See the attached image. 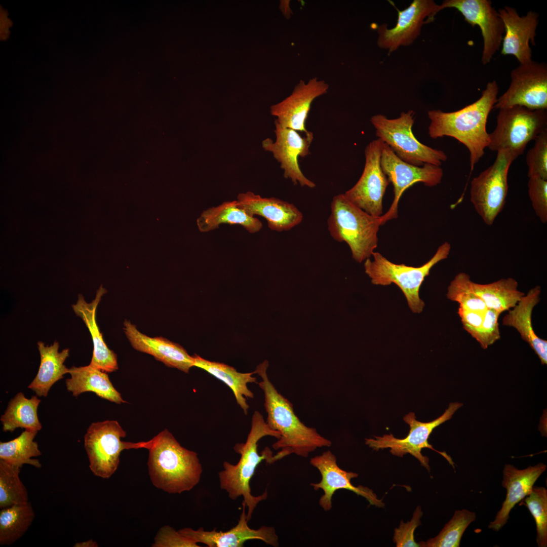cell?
<instances>
[{
    "instance_id": "6da1fadb",
    "label": "cell",
    "mask_w": 547,
    "mask_h": 547,
    "mask_svg": "<svg viewBox=\"0 0 547 547\" xmlns=\"http://www.w3.org/2000/svg\"><path fill=\"white\" fill-rule=\"evenodd\" d=\"M268 366V362L265 360L258 365L254 372L262 379L258 384L264 393L267 415L266 422L270 428L281 435L272 445L274 449H281L273 455L272 463L291 454L306 457L319 448L330 446L332 443L329 440L299 420L292 404L278 392L269 380L266 372Z\"/></svg>"
},
{
    "instance_id": "7a4b0ae2",
    "label": "cell",
    "mask_w": 547,
    "mask_h": 547,
    "mask_svg": "<svg viewBox=\"0 0 547 547\" xmlns=\"http://www.w3.org/2000/svg\"><path fill=\"white\" fill-rule=\"evenodd\" d=\"M498 87L495 81L487 83L481 97L475 102L452 112L441 110L428 111L430 120L428 134L432 138H454L470 152L471 169L480 161L489 143L486 124L497 101Z\"/></svg>"
},
{
    "instance_id": "3957f363",
    "label": "cell",
    "mask_w": 547,
    "mask_h": 547,
    "mask_svg": "<svg viewBox=\"0 0 547 547\" xmlns=\"http://www.w3.org/2000/svg\"><path fill=\"white\" fill-rule=\"evenodd\" d=\"M151 440L147 466L152 484L172 494L189 491L200 481L203 468L198 454L180 445L165 429Z\"/></svg>"
},
{
    "instance_id": "277c9868",
    "label": "cell",
    "mask_w": 547,
    "mask_h": 547,
    "mask_svg": "<svg viewBox=\"0 0 547 547\" xmlns=\"http://www.w3.org/2000/svg\"><path fill=\"white\" fill-rule=\"evenodd\" d=\"M272 436L279 439L280 433L270 428L262 414L255 411L252 416L250 431L245 443H237L234 446L236 452L241 455L239 462L231 464L228 461L223 463V470L218 473L220 488L226 491L228 497L236 500L242 496L243 502L248 509L247 519L249 522L257 505L265 500L268 495L267 490L260 495L254 496L251 494L250 482L257 465L262 461L272 463L273 455L266 447L259 455L257 443L265 436Z\"/></svg>"
},
{
    "instance_id": "5b68a950",
    "label": "cell",
    "mask_w": 547,
    "mask_h": 547,
    "mask_svg": "<svg viewBox=\"0 0 547 547\" xmlns=\"http://www.w3.org/2000/svg\"><path fill=\"white\" fill-rule=\"evenodd\" d=\"M383 224L381 216H372L349 201L343 193L335 196L327 220L331 237L349 246L353 258L359 263L370 258L378 244L377 233Z\"/></svg>"
},
{
    "instance_id": "8992f818",
    "label": "cell",
    "mask_w": 547,
    "mask_h": 547,
    "mask_svg": "<svg viewBox=\"0 0 547 547\" xmlns=\"http://www.w3.org/2000/svg\"><path fill=\"white\" fill-rule=\"evenodd\" d=\"M450 249V244L444 243L429 260L418 267L393 263L380 253L374 252L372 255L374 260L368 258L365 260V271L374 285L387 286L394 283L397 285L404 294L411 311L420 313L425 305L419 297L420 286L432 267L448 257Z\"/></svg>"
},
{
    "instance_id": "52a82bcc",
    "label": "cell",
    "mask_w": 547,
    "mask_h": 547,
    "mask_svg": "<svg viewBox=\"0 0 547 547\" xmlns=\"http://www.w3.org/2000/svg\"><path fill=\"white\" fill-rule=\"evenodd\" d=\"M545 131L546 110H531L521 106L501 108L496 127L489 134L488 147L493 151L505 150L516 159L530 141Z\"/></svg>"
},
{
    "instance_id": "ba28073f",
    "label": "cell",
    "mask_w": 547,
    "mask_h": 547,
    "mask_svg": "<svg viewBox=\"0 0 547 547\" xmlns=\"http://www.w3.org/2000/svg\"><path fill=\"white\" fill-rule=\"evenodd\" d=\"M414 113L411 110L402 112L394 119L378 114L372 116L370 121L378 138L402 161L416 166L425 164L440 166L447 160V155L443 151L430 147L416 138L412 130Z\"/></svg>"
},
{
    "instance_id": "9c48e42d",
    "label": "cell",
    "mask_w": 547,
    "mask_h": 547,
    "mask_svg": "<svg viewBox=\"0 0 547 547\" xmlns=\"http://www.w3.org/2000/svg\"><path fill=\"white\" fill-rule=\"evenodd\" d=\"M126 433L116 420L93 422L84 436V447L89 461V468L96 476L110 478L116 471L122 451L130 449L146 448L151 440L147 442H125L121 438Z\"/></svg>"
},
{
    "instance_id": "30bf717a",
    "label": "cell",
    "mask_w": 547,
    "mask_h": 547,
    "mask_svg": "<svg viewBox=\"0 0 547 547\" xmlns=\"http://www.w3.org/2000/svg\"><path fill=\"white\" fill-rule=\"evenodd\" d=\"M497 152L494 163L471 182V202L488 225L493 223L504 206L508 191L509 170L515 160L505 150Z\"/></svg>"
},
{
    "instance_id": "8fae6325",
    "label": "cell",
    "mask_w": 547,
    "mask_h": 547,
    "mask_svg": "<svg viewBox=\"0 0 547 547\" xmlns=\"http://www.w3.org/2000/svg\"><path fill=\"white\" fill-rule=\"evenodd\" d=\"M462 406L458 402L451 403L445 412L435 420L428 422H423L416 419L415 414L410 412L403 418V420L409 425L410 430L408 435L403 439H398L392 435H384L383 436H374V438L365 439V444L373 449L378 451L379 449L390 448V453L395 456L402 457L409 453L417 458L421 465L425 467L428 472L430 471L428 465V458L421 454L423 448H429L439 453L444 457L454 466V463L451 458L445 452H440L435 449L428 442V439L433 431L451 418L454 413Z\"/></svg>"
},
{
    "instance_id": "7c38bea8",
    "label": "cell",
    "mask_w": 547,
    "mask_h": 547,
    "mask_svg": "<svg viewBox=\"0 0 547 547\" xmlns=\"http://www.w3.org/2000/svg\"><path fill=\"white\" fill-rule=\"evenodd\" d=\"M507 90L497 99L494 108L521 106L531 110L547 109V66L531 60L511 73Z\"/></svg>"
},
{
    "instance_id": "4fadbf2b",
    "label": "cell",
    "mask_w": 547,
    "mask_h": 547,
    "mask_svg": "<svg viewBox=\"0 0 547 547\" xmlns=\"http://www.w3.org/2000/svg\"><path fill=\"white\" fill-rule=\"evenodd\" d=\"M383 145L378 138L367 145L363 173L357 183L343 193L351 203L375 217L382 216L383 198L389 183L380 165Z\"/></svg>"
},
{
    "instance_id": "5bb4252c",
    "label": "cell",
    "mask_w": 547,
    "mask_h": 547,
    "mask_svg": "<svg viewBox=\"0 0 547 547\" xmlns=\"http://www.w3.org/2000/svg\"><path fill=\"white\" fill-rule=\"evenodd\" d=\"M380 165L389 183L394 187V198L389 210L381 216L382 223L398 216V206L404 191L417 182L433 187L440 183L443 171L440 166L425 164L416 166L399 158L391 148L384 143Z\"/></svg>"
},
{
    "instance_id": "9a60e30c",
    "label": "cell",
    "mask_w": 547,
    "mask_h": 547,
    "mask_svg": "<svg viewBox=\"0 0 547 547\" xmlns=\"http://www.w3.org/2000/svg\"><path fill=\"white\" fill-rule=\"evenodd\" d=\"M276 139L267 138L262 142V148L272 153L283 170L284 177L294 185L312 188L316 184L308 179L300 169L298 158L310 153L309 147L314 139L313 133L308 131L304 136L298 131L282 127L275 121Z\"/></svg>"
},
{
    "instance_id": "2e32d148",
    "label": "cell",
    "mask_w": 547,
    "mask_h": 547,
    "mask_svg": "<svg viewBox=\"0 0 547 547\" xmlns=\"http://www.w3.org/2000/svg\"><path fill=\"white\" fill-rule=\"evenodd\" d=\"M445 8H454L473 27L480 28L483 40L482 62L488 64L500 49L504 33L503 21L489 0H445L438 6V12Z\"/></svg>"
},
{
    "instance_id": "e0dca14e",
    "label": "cell",
    "mask_w": 547,
    "mask_h": 547,
    "mask_svg": "<svg viewBox=\"0 0 547 547\" xmlns=\"http://www.w3.org/2000/svg\"><path fill=\"white\" fill-rule=\"evenodd\" d=\"M438 6L433 0H414L405 9L398 12L396 25L388 29L386 24L378 27L377 45L389 53L401 46L411 45L419 36L422 25L434 20Z\"/></svg>"
},
{
    "instance_id": "ac0fdd59",
    "label": "cell",
    "mask_w": 547,
    "mask_h": 547,
    "mask_svg": "<svg viewBox=\"0 0 547 547\" xmlns=\"http://www.w3.org/2000/svg\"><path fill=\"white\" fill-rule=\"evenodd\" d=\"M310 463L318 470L322 479L318 483H312L310 485L315 490L322 489L324 494L319 499V504L326 511L332 507V497L339 489L351 491L358 495L364 497L371 505L379 507L384 506L381 499L371 489L359 485L354 486L351 480L358 477V475L353 472L341 469L337 464L335 455L330 450L323 452L310 459Z\"/></svg>"
},
{
    "instance_id": "d6986e66",
    "label": "cell",
    "mask_w": 547,
    "mask_h": 547,
    "mask_svg": "<svg viewBox=\"0 0 547 547\" xmlns=\"http://www.w3.org/2000/svg\"><path fill=\"white\" fill-rule=\"evenodd\" d=\"M243 511L238 524L226 531H205L203 527L197 530L184 528L178 531L183 536L196 543H202L209 547H243L249 540L259 539L274 547L279 545V537L272 526H263L257 529L250 528L248 525L245 503L242 502Z\"/></svg>"
},
{
    "instance_id": "ffe728a7",
    "label": "cell",
    "mask_w": 547,
    "mask_h": 547,
    "mask_svg": "<svg viewBox=\"0 0 547 547\" xmlns=\"http://www.w3.org/2000/svg\"><path fill=\"white\" fill-rule=\"evenodd\" d=\"M328 89L327 83L317 78L307 82L301 80L289 96L270 107V113L282 127L306 134L309 131L306 129L305 122L311 105Z\"/></svg>"
},
{
    "instance_id": "44dd1931",
    "label": "cell",
    "mask_w": 547,
    "mask_h": 547,
    "mask_svg": "<svg viewBox=\"0 0 547 547\" xmlns=\"http://www.w3.org/2000/svg\"><path fill=\"white\" fill-rule=\"evenodd\" d=\"M504 26L501 54L514 56L520 64L532 60L529 44L535 45L539 14L530 11L520 16L516 9L505 6L498 11Z\"/></svg>"
},
{
    "instance_id": "7402d4cb",
    "label": "cell",
    "mask_w": 547,
    "mask_h": 547,
    "mask_svg": "<svg viewBox=\"0 0 547 547\" xmlns=\"http://www.w3.org/2000/svg\"><path fill=\"white\" fill-rule=\"evenodd\" d=\"M237 201L239 207L249 215L265 218L272 230H289L303 219L302 212L294 204L276 198L262 197L247 191L239 193Z\"/></svg>"
},
{
    "instance_id": "603a6c76",
    "label": "cell",
    "mask_w": 547,
    "mask_h": 547,
    "mask_svg": "<svg viewBox=\"0 0 547 547\" xmlns=\"http://www.w3.org/2000/svg\"><path fill=\"white\" fill-rule=\"evenodd\" d=\"M546 468V465L543 463L522 470L511 464L504 465L502 485L506 490V498L495 519L489 523L488 528L498 531L505 525L511 511L530 494L534 483Z\"/></svg>"
},
{
    "instance_id": "cb8c5ba5",
    "label": "cell",
    "mask_w": 547,
    "mask_h": 547,
    "mask_svg": "<svg viewBox=\"0 0 547 547\" xmlns=\"http://www.w3.org/2000/svg\"><path fill=\"white\" fill-rule=\"evenodd\" d=\"M124 330L132 346L136 350L151 355L167 366L185 373H188L193 367V356H189L179 344L162 337H150L140 332L129 320L124 321Z\"/></svg>"
},
{
    "instance_id": "d4e9b609",
    "label": "cell",
    "mask_w": 547,
    "mask_h": 547,
    "mask_svg": "<svg viewBox=\"0 0 547 547\" xmlns=\"http://www.w3.org/2000/svg\"><path fill=\"white\" fill-rule=\"evenodd\" d=\"M107 292L101 285L97 291L95 298L87 302L82 294H79L75 304L72 305L74 313L80 317L89 330L93 343V352L90 362L92 366L105 372H112L118 369L117 356L105 343L96 320L97 307L102 296Z\"/></svg>"
},
{
    "instance_id": "484cf974",
    "label": "cell",
    "mask_w": 547,
    "mask_h": 547,
    "mask_svg": "<svg viewBox=\"0 0 547 547\" xmlns=\"http://www.w3.org/2000/svg\"><path fill=\"white\" fill-rule=\"evenodd\" d=\"M541 287L530 289L503 318L502 325L514 328L538 357L542 365L547 364V341L535 333L532 323L534 307L540 301Z\"/></svg>"
},
{
    "instance_id": "4316f807",
    "label": "cell",
    "mask_w": 547,
    "mask_h": 547,
    "mask_svg": "<svg viewBox=\"0 0 547 547\" xmlns=\"http://www.w3.org/2000/svg\"><path fill=\"white\" fill-rule=\"evenodd\" d=\"M106 373L90 364L72 366L69 368L70 378L65 381L66 388L75 397L83 393L92 392L102 399L116 404L126 403Z\"/></svg>"
},
{
    "instance_id": "83f0119b",
    "label": "cell",
    "mask_w": 547,
    "mask_h": 547,
    "mask_svg": "<svg viewBox=\"0 0 547 547\" xmlns=\"http://www.w3.org/2000/svg\"><path fill=\"white\" fill-rule=\"evenodd\" d=\"M41 363L37 373L28 387L36 396L46 397L52 386L69 373V368L64 364L69 357V349L59 351V343L55 341L51 345H46L42 341L37 343Z\"/></svg>"
},
{
    "instance_id": "f1b7e54d",
    "label": "cell",
    "mask_w": 547,
    "mask_h": 547,
    "mask_svg": "<svg viewBox=\"0 0 547 547\" xmlns=\"http://www.w3.org/2000/svg\"><path fill=\"white\" fill-rule=\"evenodd\" d=\"M225 223L240 225L252 233L259 231L262 227L260 220L239 207L237 200L209 208L204 211L197 219V225L201 232L211 231Z\"/></svg>"
},
{
    "instance_id": "f546056e",
    "label": "cell",
    "mask_w": 547,
    "mask_h": 547,
    "mask_svg": "<svg viewBox=\"0 0 547 547\" xmlns=\"http://www.w3.org/2000/svg\"><path fill=\"white\" fill-rule=\"evenodd\" d=\"M193 367L201 368L225 383L232 391L238 404L248 414L249 405L246 398H253V393L248 388V383H257L252 376L254 372L241 373L232 367L224 363L210 361L195 354Z\"/></svg>"
},
{
    "instance_id": "4dcf8cb0",
    "label": "cell",
    "mask_w": 547,
    "mask_h": 547,
    "mask_svg": "<svg viewBox=\"0 0 547 547\" xmlns=\"http://www.w3.org/2000/svg\"><path fill=\"white\" fill-rule=\"evenodd\" d=\"M472 287L487 309L500 314L513 308L525 295L524 293L518 290V282L512 278L484 284L472 281Z\"/></svg>"
},
{
    "instance_id": "1f68e13d",
    "label": "cell",
    "mask_w": 547,
    "mask_h": 547,
    "mask_svg": "<svg viewBox=\"0 0 547 547\" xmlns=\"http://www.w3.org/2000/svg\"><path fill=\"white\" fill-rule=\"evenodd\" d=\"M40 402L37 396L28 399L22 393H18L11 400L1 417L3 431L13 432L19 427L28 431H40L42 424L37 412Z\"/></svg>"
},
{
    "instance_id": "d6a6232c",
    "label": "cell",
    "mask_w": 547,
    "mask_h": 547,
    "mask_svg": "<svg viewBox=\"0 0 547 547\" xmlns=\"http://www.w3.org/2000/svg\"><path fill=\"white\" fill-rule=\"evenodd\" d=\"M34 518L29 502L1 509L0 544L11 545L21 538Z\"/></svg>"
},
{
    "instance_id": "836d02e7",
    "label": "cell",
    "mask_w": 547,
    "mask_h": 547,
    "mask_svg": "<svg viewBox=\"0 0 547 547\" xmlns=\"http://www.w3.org/2000/svg\"><path fill=\"white\" fill-rule=\"evenodd\" d=\"M37 433L25 429L14 439L1 442L0 459L20 468L25 464L41 468L40 461L32 458L41 455L37 443L34 441Z\"/></svg>"
},
{
    "instance_id": "e575fe53",
    "label": "cell",
    "mask_w": 547,
    "mask_h": 547,
    "mask_svg": "<svg viewBox=\"0 0 547 547\" xmlns=\"http://www.w3.org/2000/svg\"><path fill=\"white\" fill-rule=\"evenodd\" d=\"M20 467L0 459V509L28 501L27 489L19 477Z\"/></svg>"
},
{
    "instance_id": "d590c367",
    "label": "cell",
    "mask_w": 547,
    "mask_h": 547,
    "mask_svg": "<svg viewBox=\"0 0 547 547\" xmlns=\"http://www.w3.org/2000/svg\"><path fill=\"white\" fill-rule=\"evenodd\" d=\"M476 514L466 509L457 510L436 537L419 542L422 547H458L461 537Z\"/></svg>"
},
{
    "instance_id": "8d00e7d4",
    "label": "cell",
    "mask_w": 547,
    "mask_h": 547,
    "mask_svg": "<svg viewBox=\"0 0 547 547\" xmlns=\"http://www.w3.org/2000/svg\"><path fill=\"white\" fill-rule=\"evenodd\" d=\"M472 282L469 275L459 272L449 285L447 297L457 302L459 307L485 312L487 308L483 300L473 291Z\"/></svg>"
},
{
    "instance_id": "74e56055",
    "label": "cell",
    "mask_w": 547,
    "mask_h": 547,
    "mask_svg": "<svg viewBox=\"0 0 547 547\" xmlns=\"http://www.w3.org/2000/svg\"><path fill=\"white\" fill-rule=\"evenodd\" d=\"M533 516L536 527V542L539 547L547 546V490L534 486L529 495L523 499Z\"/></svg>"
},
{
    "instance_id": "f35d334b",
    "label": "cell",
    "mask_w": 547,
    "mask_h": 547,
    "mask_svg": "<svg viewBox=\"0 0 547 547\" xmlns=\"http://www.w3.org/2000/svg\"><path fill=\"white\" fill-rule=\"evenodd\" d=\"M534 141V146L526 154L528 176L547 180V131L539 134Z\"/></svg>"
},
{
    "instance_id": "ab89813d",
    "label": "cell",
    "mask_w": 547,
    "mask_h": 547,
    "mask_svg": "<svg viewBox=\"0 0 547 547\" xmlns=\"http://www.w3.org/2000/svg\"><path fill=\"white\" fill-rule=\"evenodd\" d=\"M528 191L534 211L543 223L547 222V180L529 178Z\"/></svg>"
},
{
    "instance_id": "60d3db41",
    "label": "cell",
    "mask_w": 547,
    "mask_h": 547,
    "mask_svg": "<svg viewBox=\"0 0 547 547\" xmlns=\"http://www.w3.org/2000/svg\"><path fill=\"white\" fill-rule=\"evenodd\" d=\"M500 315L494 310H486L482 324L475 338L482 348L487 349L500 338L498 322Z\"/></svg>"
},
{
    "instance_id": "b9f144b4",
    "label": "cell",
    "mask_w": 547,
    "mask_h": 547,
    "mask_svg": "<svg viewBox=\"0 0 547 547\" xmlns=\"http://www.w3.org/2000/svg\"><path fill=\"white\" fill-rule=\"evenodd\" d=\"M423 515L421 509L417 506L414 512L413 517L410 521L406 523L401 521L400 526L394 530V542L397 547H419L414 539V531L416 528L421 524L420 518Z\"/></svg>"
},
{
    "instance_id": "7bdbcfd3",
    "label": "cell",
    "mask_w": 547,
    "mask_h": 547,
    "mask_svg": "<svg viewBox=\"0 0 547 547\" xmlns=\"http://www.w3.org/2000/svg\"><path fill=\"white\" fill-rule=\"evenodd\" d=\"M153 547H199L197 543L183 536L178 531L168 525L158 531L154 537Z\"/></svg>"
},
{
    "instance_id": "ee69618b",
    "label": "cell",
    "mask_w": 547,
    "mask_h": 547,
    "mask_svg": "<svg viewBox=\"0 0 547 547\" xmlns=\"http://www.w3.org/2000/svg\"><path fill=\"white\" fill-rule=\"evenodd\" d=\"M485 311L471 310L458 307V314L461 319L463 328L474 338L476 336L482 324Z\"/></svg>"
},
{
    "instance_id": "f6af8a7d",
    "label": "cell",
    "mask_w": 547,
    "mask_h": 547,
    "mask_svg": "<svg viewBox=\"0 0 547 547\" xmlns=\"http://www.w3.org/2000/svg\"><path fill=\"white\" fill-rule=\"evenodd\" d=\"M73 546L75 547H97L98 546V544L96 541L92 539H89L88 540L77 542Z\"/></svg>"
}]
</instances>
